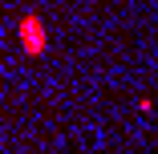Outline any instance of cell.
Here are the masks:
<instances>
[{
  "label": "cell",
  "mask_w": 158,
  "mask_h": 154,
  "mask_svg": "<svg viewBox=\"0 0 158 154\" xmlns=\"http://www.w3.org/2000/svg\"><path fill=\"white\" fill-rule=\"evenodd\" d=\"M20 41H24V53L28 57H41L45 53V20L37 12H24L20 20Z\"/></svg>",
  "instance_id": "cell-1"
}]
</instances>
